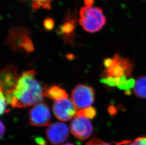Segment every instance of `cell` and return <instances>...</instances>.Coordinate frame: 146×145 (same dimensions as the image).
Here are the masks:
<instances>
[{
  "instance_id": "obj_1",
  "label": "cell",
  "mask_w": 146,
  "mask_h": 145,
  "mask_svg": "<svg viewBox=\"0 0 146 145\" xmlns=\"http://www.w3.org/2000/svg\"><path fill=\"white\" fill-rule=\"evenodd\" d=\"M36 74L34 70H27L21 74L13 92L3 93L7 104L13 107L24 108L42 101L44 90L35 78Z\"/></svg>"
},
{
  "instance_id": "obj_2",
  "label": "cell",
  "mask_w": 146,
  "mask_h": 145,
  "mask_svg": "<svg viewBox=\"0 0 146 145\" xmlns=\"http://www.w3.org/2000/svg\"><path fill=\"white\" fill-rule=\"evenodd\" d=\"M106 70L101 82L110 87L127 90L133 87L135 81L132 78L133 65L128 59L115 54L112 59L104 61Z\"/></svg>"
},
{
  "instance_id": "obj_3",
  "label": "cell",
  "mask_w": 146,
  "mask_h": 145,
  "mask_svg": "<svg viewBox=\"0 0 146 145\" xmlns=\"http://www.w3.org/2000/svg\"><path fill=\"white\" fill-rule=\"evenodd\" d=\"M94 0H84V5L79 11V24L85 31L95 33L103 28L106 18L102 9L93 7Z\"/></svg>"
},
{
  "instance_id": "obj_4",
  "label": "cell",
  "mask_w": 146,
  "mask_h": 145,
  "mask_svg": "<svg viewBox=\"0 0 146 145\" xmlns=\"http://www.w3.org/2000/svg\"><path fill=\"white\" fill-rule=\"evenodd\" d=\"M5 44L15 51H25L29 54L34 51L29 30L23 27L11 28Z\"/></svg>"
},
{
  "instance_id": "obj_5",
  "label": "cell",
  "mask_w": 146,
  "mask_h": 145,
  "mask_svg": "<svg viewBox=\"0 0 146 145\" xmlns=\"http://www.w3.org/2000/svg\"><path fill=\"white\" fill-rule=\"evenodd\" d=\"M72 99L78 109L90 107L95 100L94 89L87 85L78 84L72 91Z\"/></svg>"
},
{
  "instance_id": "obj_6",
  "label": "cell",
  "mask_w": 146,
  "mask_h": 145,
  "mask_svg": "<svg viewBox=\"0 0 146 145\" xmlns=\"http://www.w3.org/2000/svg\"><path fill=\"white\" fill-rule=\"evenodd\" d=\"M51 120V113L48 106L45 103L41 102L35 104L29 111V124L32 126H47Z\"/></svg>"
},
{
  "instance_id": "obj_7",
  "label": "cell",
  "mask_w": 146,
  "mask_h": 145,
  "mask_svg": "<svg viewBox=\"0 0 146 145\" xmlns=\"http://www.w3.org/2000/svg\"><path fill=\"white\" fill-rule=\"evenodd\" d=\"M92 125L89 119L82 116H74L70 124V130L76 138L85 140L91 136Z\"/></svg>"
},
{
  "instance_id": "obj_8",
  "label": "cell",
  "mask_w": 146,
  "mask_h": 145,
  "mask_svg": "<svg viewBox=\"0 0 146 145\" xmlns=\"http://www.w3.org/2000/svg\"><path fill=\"white\" fill-rule=\"evenodd\" d=\"M18 69L14 65H8L1 72L0 87L3 93L13 92L19 79Z\"/></svg>"
},
{
  "instance_id": "obj_9",
  "label": "cell",
  "mask_w": 146,
  "mask_h": 145,
  "mask_svg": "<svg viewBox=\"0 0 146 145\" xmlns=\"http://www.w3.org/2000/svg\"><path fill=\"white\" fill-rule=\"evenodd\" d=\"M77 108L73 102L67 98L56 101L53 105L52 110L54 115L58 120L68 121L75 116Z\"/></svg>"
},
{
  "instance_id": "obj_10",
  "label": "cell",
  "mask_w": 146,
  "mask_h": 145,
  "mask_svg": "<svg viewBox=\"0 0 146 145\" xmlns=\"http://www.w3.org/2000/svg\"><path fill=\"white\" fill-rule=\"evenodd\" d=\"M69 134V129L67 125L59 122L50 125L46 130L47 139L53 145L64 142L67 139Z\"/></svg>"
},
{
  "instance_id": "obj_11",
  "label": "cell",
  "mask_w": 146,
  "mask_h": 145,
  "mask_svg": "<svg viewBox=\"0 0 146 145\" xmlns=\"http://www.w3.org/2000/svg\"><path fill=\"white\" fill-rule=\"evenodd\" d=\"M76 22L75 11H69L65 16L64 23L59 28L60 34L64 38L65 42L72 43L74 36V29Z\"/></svg>"
},
{
  "instance_id": "obj_12",
  "label": "cell",
  "mask_w": 146,
  "mask_h": 145,
  "mask_svg": "<svg viewBox=\"0 0 146 145\" xmlns=\"http://www.w3.org/2000/svg\"><path fill=\"white\" fill-rule=\"evenodd\" d=\"M44 93L46 97L55 102L67 99L69 96L64 89L58 86H52L44 90Z\"/></svg>"
},
{
  "instance_id": "obj_13",
  "label": "cell",
  "mask_w": 146,
  "mask_h": 145,
  "mask_svg": "<svg viewBox=\"0 0 146 145\" xmlns=\"http://www.w3.org/2000/svg\"><path fill=\"white\" fill-rule=\"evenodd\" d=\"M133 92L138 98L146 99V76L140 77L137 79L133 86Z\"/></svg>"
},
{
  "instance_id": "obj_14",
  "label": "cell",
  "mask_w": 146,
  "mask_h": 145,
  "mask_svg": "<svg viewBox=\"0 0 146 145\" xmlns=\"http://www.w3.org/2000/svg\"><path fill=\"white\" fill-rule=\"evenodd\" d=\"M23 1L26 0H22ZM31 1L32 9L35 11L40 9H50L51 8V3L52 0H27Z\"/></svg>"
},
{
  "instance_id": "obj_15",
  "label": "cell",
  "mask_w": 146,
  "mask_h": 145,
  "mask_svg": "<svg viewBox=\"0 0 146 145\" xmlns=\"http://www.w3.org/2000/svg\"><path fill=\"white\" fill-rule=\"evenodd\" d=\"M131 142V140H124L119 142L107 143L103 141L97 137H93L86 143V145H123L128 144Z\"/></svg>"
},
{
  "instance_id": "obj_16",
  "label": "cell",
  "mask_w": 146,
  "mask_h": 145,
  "mask_svg": "<svg viewBox=\"0 0 146 145\" xmlns=\"http://www.w3.org/2000/svg\"><path fill=\"white\" fill-rule=\"evenodd\" d=\"M77 115L82 116L88 119H93L95 117L97 112L93 107H88L87 108H83L77 112Z\"/></svg>"
},
{
  "instance_id": "obj_17",
  "label": "cell",
  "mask_w": 146,
  "mask_h": 145,
  "mask_svg": "<svg viewBox=\"0 0 146 145\" xmlns=\"http://www.w3.org/2000/svg\"><path fill=\"white\" fill-rule=\"evenodd\" d=\"M54 21L52 18H48L44 20V26L46 30L47 31H51L54 28Z\"/></svg>"
},
{
  "instance_id": "obj_18",
  "label": "cell",
  "mask_w": 146,
  "mask_h": 145,
  "mask_svg": "<svg viewBox=\"0 0 146 145\" xmlns=\"http://www.w3.org/2000/svg\"><path fill=\"white\" fill-rule=\"evenodd\" d=\"M129 145H146V137H138Z\"/></svg>"
},
{
  "instance_id": "obj_19",
  "label": "cell",
  "mask_w": 146,
  "mask_h": 145,
  "mask_svg": "<svg viewBox=\"0 0 146 145\" xmlns=\"http://www.w3.org/2000/svg\"><path fill=\"white\" fill-rule=\"evenodd\" d=\"M6 100L3 95V93L1 92V115H3L5 111L6 108Z\"/></svg>"
},
{
  "instance_id": "obj_20",
  "label": "cell",
  "mask_w": 146,
  "mask_h": 145,
  "mask_svg": "<svg viewBox=\"0 0 146 145\" xmlns=\"http://www.w3.org/2000/svg\"><path fill=\"white\" fill-rule=\"evenodd\" d=\"M1 137H3V135H4L5 131V127L4 125L3 124V122H1Z\"/></svg>"
},
{
  "instance_id": "obj_21",
  "label": "cell",
  "mask_w": 146,
  "mask_h": 145,
  "mask_svg": "<svg viewBox=\"0 0 146 145\" xmlns=\"http://www.w3.org/2000/svg\"><path fill=\"white\" fill-rule=\"evenodd\" d=\"M37 144L38 145H45L44 140H42V138H37L36 140Z\"/></svg>"
},
{
  "instance_id": "obj_22",
  "label": "cell",
  "mask_w": 146,
  "mask_h": 145,
  "mask_svg": "<svg viewBox=\"0 0 146 145\" xmlns=\"http://www.w3.org/2000/svg\"><path fill=\"white\" fill-rule=\"evenodd\" d=\"M62 145H74V144H72V143H66V144H64Z\"/></svg>"
}]
</instances>
